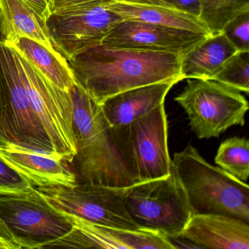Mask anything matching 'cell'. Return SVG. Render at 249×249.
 I'll return each instance as SVG.
<instances>
[{
  "label": "cell",
  "instance_id": "obj_7",
  "mask_svg": "<svg viewBox=\"0 0 249 249\" xmlns=\"http://www.w3.org/2000/svg\"><path fill=\"white\" fill-rule=\"evenodd\" d=\"M113 129L135 183L161 178L171 173L164 103L126 126Z\"/></svg>",
  "mask_w": 249,
  "mask_h": 249
},
{
  "label": "cell",
  "instance_id": "obj_27",
  "mask_svg": "<svg viewBox=\"0 0 249 249\" xmlns=\"http://www.w3.org/2000/svg\"><path fill=\"white\" fill-rule=\"evenodd\" d=\"M115 0H49L51 14L88 5H103Z\"/></svg>",
  "mask_w": 249,
  "mask_h": 249
},
{
  "label": "cell",
  "instance_id": "obj_23",
  "mask_svg": "<svg viewBox=\"0 0 249 249\" xmlns=\"http://www.w3.org/2000/svg\"><path fill=\"white\" fill-rule=\"evenodd\" d=\"M214 81L240 92L249 91V52H237L224 64Z\"/></svg>",
  "mask_w": 249,
  "mask_h": 249
},
{
  "label": "cell",
  "instance_id": "obj_4",
  "mask_svg": "<svg viewBox=\"0 0 249 249\" xmlns=\"http://www.w3.org/2000/svg\"><path fill=\"white\" fill-rule=\"evenodd\" d=\"M8 144L60 158L30 105L18 52L0 38V145Z\"/></svg>",
  "mask_w": 249,
  "mask_h": 249
},
{
  "label": "cell",
  "instance_id": "obj_2",
  "mask_svg": "<svg viewBox=\"0 0 249 249\" xmlns=\"http://www.w3.org/2000/svg\"><path fill=\"white\" fill-rule=\"evenodd\" d=\"M68 91L72 97L77 151L71 164L78 182L112 187L135 184L101 105L76 82Z\"/></svg>",
  "mask_w": 249,
  "mask_h": 249
},
{
  "label": "cell",
  "instance_id": "obj_17",
  "mask_svg": "<svg viewBox=\"0 0 249 249\" xmlns=\"http://www.w3.org/2000/svg\"><path fill=\"white\" fill-rule=\"evenodd\" d=\"M0 38L8 43L26 37L54 49L46 20L23 0H0Z\"/></svg>",
  "mask_w": 249,
  "mask_h": 249
},
{
  "label": "cell",
  "instance_id": "obj_25",
  "mask_svg": "<svg viewBox=\"0 0 249 249\" xmlns=\"http://www.w3.org/2000/svg\"><path fill=\"white\" fill-rule=\"evenodd\" d=\"M221 33L237 52H249V11L242 13L229 21Z\"/></svg>",
  "mask_w": 249,
  "mask_h": 249
},
{
  "label": "cell",
  "instance_id": "obj_24",
  "mask_svg": "<svg viewBox=\"0 0 249 249\" xmlns=\"http://www.w3.org/2000/svg\"><path fill=\"white\" fill-rule=\"evenodd\" d=\"M36 186L0 155V195L28 192Z\"/></svg>",
  "mask_w": 249,
  "mask_h": 249
},
{
  "label": "cell",
  "instance_id": "obj_3",
  "mask_svg": "<svg viewBox=\"0 0 249 249\" xmlns=\"http://www.w3.org/2000/svg\"><path fill=\"white\" fill-rule=\"evenodd\" d=\"M172 172L192 215L224 214L249 223V185L208 163L193 145L174 154Z\"/></svg>",
  "mask_w": 249,
  "mask_h": 249
},
{
  "label": "cell",
  "instance_id": "obj_15",
  "mask_svg": "<svg viewBox=\"0 0 249 249\" xmlns=\"http://www.w3.org/2000/svg\"><path fill=\"white\" fill-rule=\"evenodd\" d=\"M178 81L156 83L119 93L101 105L111 127L120 128L164 103L166 97Z\"/></svg>",
  "mask_w": 249,
  "mask_h": 249
},
{
  "label": "cell",
  "instance_id": "obj_28",
  "mask_svg": "<svg viewBox=\"0 0 249 249\" xmlns=\"http://www.w3.org/2000/svg\"><path fill=\"white\" fill-rule=\"evenodd\" d=\"M0 249H21L8 226L0 217Z\"/></svg>",
  "mask_w": 249,
  "mask_h": 249
},
{
  "label": "cell",
  "instance_id": "obj_1",
  "mask_svg": "<svg viewBox=\"0 0 249 249\" xmlns=\"http://www.w3.org/2000/svg\"><path fill=\"white\" fill-rule=\"evenodd\" d=\"M180 56L166 52L94 46L68 62L75 82L98 104L119 93L156 83L182 81Z\"/></svg>",
  "mask_w": 249,
  "mask_h": 249
},
{
  "label": "cell",
  "instance_id": "obj_22",
  "mask_svg": "<svg viewBox=\"0 0 249 249\" xmlns=\"http://www.w3.org/2000/svg\"><path fill=\"white\" fill-rule=\"evenodd\" d=\"M249 11V0H203L199 18L211 35L221 33L226 24Z\"/></svg>",
  "mask_w": 249,
  "mask_h": 249
},
{
  "label": "cell",
  "instance_id": "obj_10",
  "mask_svg": "<svg viewBox=\"0 0 249 249\" xmlns=\"http://www.w3.org/2000/svg\"><path fill=\"white\" fill-rule=\"evenodd\" d=\"M18 54L33 111L44 126L58 157L72 163L77 151L71 93L52 84L33 64Z\"/></svg>",
  "mask_w": 249,
  "mask_h": 249
},
{
  "label": "cell",
  "instance_id": "obj_20",
  "mask_svg": "<svg viewBox=\"0 0 249 249\" xmlns=\"http://www.w3.org/2000/svg\"><path fill=\"white\" fill-rule=\"evenodd\" d=\"M9 44L58 88L68 91L75 82L68 61L54 49L26 37Z\"/></svg>",
  "mask_w": 249,
  "mask_h": 249
},
{
  "label": "cell",
  "instance_id": "obj_11",
  "mask_svg": "<svg viewBox=\"0 0 249 249\" xmlns=\"http://www.w3.org/2000/svg\"><path fill=\"white\" fill-rule=\"evenodd\" d=\"M123 18L103 5L52 13L46 20L51 41L68 62L102 44Z\"/></svg>",
  "mask_w": 249,
  "mask_h": 249
},
{
  "label": "cell",
  "instance_id": "obj_18",
  "mask_svg": "<svg viewBox=\"0 0 249 249\" xmlns=\"http://www.w3.org/2000/svg\"><path fill=\"white\" fill-rule=\"evenodd\" d=\"M106 8L124 20L142 21L211 36L209 30L198 17L167 6L113 1L105 3Z\"/></svg>",
  "mask_w": 249,
  "mask_h": 249
},
{
  "label": "cell",
  "instance_id": "obj_6",
  "mask_svg": "<svg viewBox=\"0 0 249 249\" xmlns=\"http://www.w3.org/2000/svg\"><path fill=\"white\" fill-rule=\"evenodd\" d=\"M126 205L142 229L178 239L192 213L186 193L173 172L169 176L128 188Z\"/></svg>",
  "mask_w": 249,
  "mask_h": 249
},
{
  "label": "cell",
  "instance_id": "obj_30",
  "mask_svg": "<svg viewBox=\"0 0 249 249\" xmlns=\"http://www.w3.org/2000/svg\"><path fill=\"white\" fill-rule=\"evenodd\" d=\"M121 2H131V3L148 4L156 5V0H116Z\"/></svg>",
  "mask_w": 249,
  "mask_h": 249
},
{
  "label": "cell",
  "instance_id": "obj_26",
  "mask_svg": "<svg viewBox=\"0 0 249 249\" xmlns=\"http://www.w3.org/2000/svg\"><path fill=\"white\" fill-rule=\"evenodd\" d=\"M203 0H156V5L169 7L199 18Z\"/></svg>",
  "mask_w": 249,
  "mask_h": 249
},
{
  "label": "cell",
  "instance_id": "obj_13",
  "mask_svg": "<svg viewBox=\"0 0 249 249\" xmlns=\"http://www.w3.org/2000/svg\"><path fill=\"white\" fill-rule=\"evenodd\" d=\"M179 238L196 249H249V223L224 214H194Z\"/></svg>",
  "mask_w": 249,
  "mask_h": 249
},
{
  "label": "cell",
  "instance_id": "obj_21",
  "mask_svg": "<svg viewBox=\"0 0 249 249\" xmlns=\"http://www.w3.org/2000/svg\"><path fill=\"white\" fill-rule=\"evenodd\" d=\"M215 162L220 168L241 181L249 176V142L246 138H229L221 142Z\"/></svg>",
  "mask_w": 249,
  "mask_h": 249
},
{
  "label": "cell",
  "instance_id": "obj_29",
  "mask_svg": "<svg viewBox=\"0 0 249 249\" xmlns=\"http://www.w3.org/2000/svg\"><path fill=\"white\" fill-rule=\"evenodd\" d=\"M37 15L47 20L51 15L49 0H23Z\"/></svg>",
  "mask_w": 249,
  "mask_h": 249
},
{
  "label": "cell",
  "instance_id": "obj_16",
  "mask_svg": "<svg viewBox=\"0 0 249 249\" xmlns=\"http://www.w3.org/2000/svg\"><path fill=\"white\" fill-rule=\"evenodd\" d=\"M237 51L222 33L211 35L180 57L182 81L213 80Z\"/></svg>",
  "mask_w": 249,
  "mask_h": 249
},
{
  "label": "cell",
  "instance_id": "obj_5",
  "mask_svg": "<svg viewBox=\"0 0 249 249\" xmlns=\"http://www.w3.org/2000/svg\"><path fill=\"white\" fill-rule=\"evenodd\" d=\"M199 139L218 138L229 128L245 124L249 103L240 91L214 80L187 79L175 98Z\"/></svg>",
  "mask_w": 249,
  "mask_h": 249
},
{
  "label": "cell",
  "instance_id": "obj_14",
  "mask_svg": "<svg viewBox=\"0 0 249 249\" xmlns=\"http://www.w3.org/2000/svg\"><path fill=\"white\" fill-rule=\"evenodd\" d=\"M0 155L36 187H74L78 183L71 163L55 156L12 144L0 145Z\"/></svg>",
  "mask_w": 249,
  "mask_h": 249
},
{
  "label": "cell",
  "instance_id": "obj_9",
  "mask_svg": "<svg viewBox=\"0 0 249 249\" xmlns=\"http://www.w3.org/2000/svg\"><path fill=\"white\" fill-rule=\"evenodd\" d=\"M129 187L78 182L74 187L56 186L36 189L52 205L65 213L104 227L142 230L126 208V196Z\"/></svg>",
  "mask_w": 249,
  "mask_h": 249
},
{
  "label": "cell",
  "instance_id": "obj_19",
  "mask_svg": "<svg viewBox=\"0 0 249 249\" xmlns=\"http://www.w3.org/2000/svg\"><path fill=\"white\" fill-rule=\"evenodd\" d=\"M68 215L73 223L72 230L65 237L48 245L45 249H127L125 243L127 230L104 227L71 214Z\"/></svg>",
  "mask_w": 249,
  "mask_h": 249
},
{
  "label": "cell",
  "instance_id": "obj_8",
  "mask_svg": "<svg viewBox=\"0 0 249 249\" xmlns=\"http://www.w3.org/2000/svg\"><path fill=\"white\" fill-rule=\"evenodd\" d=\"M0 217L21 249H45L73 227L68 214L52 205L36 187L24 193L0 195Z\"/></svg>",
  "mask_w": 249,
  "mask_h": 249
},
{
  "label": "cell",
  "instance_id": "obj_12",
  "mask_svg": "<svg viewBox=\"0 0 249 249\" xmlns=\"http://www.w3.org/2000/svg\"><path fill=\"white\" fill-rule=\"evenodd\" d=\"M208 36L186 30L142 21L123 20L106 36L102 44L173 53L181 57Z\"/></svg>",
  "mask_w": 249,
  "mask_h": 249
}]
</instances>
